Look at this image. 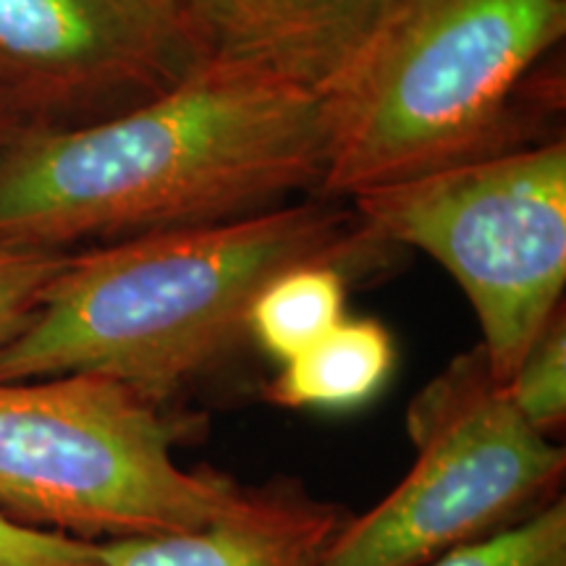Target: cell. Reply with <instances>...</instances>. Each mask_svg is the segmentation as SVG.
I'll use <instances>...</instances> for the list:
<instances>
[{"label":"cell","instance_id":"2","mask_svg":"<svg viewBox=\"0 0 566 566\" xmlns=\"http://www.w3.org/2000/svg\"><path fill=\"white\" fill-rule=\"evenodd\" d=\"M336 202H281L69 254L0 344V380L92 373L163 405L250 336L254 296L275 275L307 263L349 271L384 250Z\"/></svg>","mask_w":566,"mask_h":566},{"label":"cell","instance_id":"15","mask_svg":"<svg viewBox=\"0 0 566 566\" xmlns=\"http://www.w3.org/2000/svg\"><path fill=\"white\" fill-rule=\"evenodd\" d=\"M0 566H105L97 541L21 525L0 512Z\"/></svg>","mask_w":566,"mask_h":566},{"label":"cell","instance_id":"13","mask_svg":"<svg viewBox=\"0 0 566 566\" xmlns=\"http://www.w3.org/2000/svg\"><path fill=\"white\" fill-rule=\"evenodd\" d=\"M516 412L551 436L566 420V317L564 307L504 386Z\"/></svg>","mask_w":566,"mask_h":566},{"label":"cell","instance_id":"1","mask_svg":"<svg viewBox=\"0 0 566 566\" xmlns=\"http://www.w3.org/2000/svg\"><path fill=\"white\" fill-rule=\"evenodd\" d=\"M328 137L321 90L200 55L158 95L108 116L21 129L0 150V244L66 252L317 197Z\"/></svg>","mask_w":566,"mask_h":566},{"label":"cell","instance_id":"6","mask_svg":"<svg viewBox=\"0 0 566 566\" xmlns=\"http://www.w3.org/2000/svg\"><path fill=\"white\" fill-rule=\"evenodd\" d=\"M407 430L412 470L338 527L315 566H424L520 522L566 470L564 446L516 412L480 346L415 396Z\"/></svg>","mask_w":566,"mask_h":566},{"label":"cell","instance_id":"5","mask_svg":"<svg viewBox=\"0 0 566 566\" xmlns=\"http://www.w3.org/2000/svg\"><path fill=\"white\" fill-rule=\"evenodd\" d=\"M386 247L436 258L475 310L488 370L506 386L562 310L566 142H530L349 197Z\"/></svg>","mask_w":566,"mask_h":566},{"label":"cell","instance_id":"7","mask_svg":"<svg viewBox=\"0 0 566 566\" xmlns=\"http://www.w3.org/2000/svg\"><path fill=\"white\" fill-rule=\"evenodd\" d=\"M200 55L160 0H0V105L30 126L122 111Z\"/></svg>","mask_w":566,"mask_h":566},{"label":"cell","instance_id":"12","mask_svg":"<svg viewBox=\"0 0 566 566\" xmlns=\"http://www.w3.org/2000/svg\"><path fill=\"white\" fill-rule=\"evenodd\" d=\"M424 566H566L564 499L530 512L499 533L459 546Z\"/></svg>","mask_w":566,"mask_h":566},{"label":"cell","instance_id":"14","mask_svg":"<svg viewBox=\"0 0 566 566\" xmlns=\"http://www.w3.org/2000/svg\"><path fill=\"white\" fill-rule=\"evenodd\" d=\"M71 252L0 244V344L17 334Z\"/></svg>","mask_w":566,"mask_h":566},{"label":"cell","instance_id":"16","mask_svg":"<svg viewBox=\"0 0 566 566\" xmlns=\"http://www.w3.org/2000/svg\"><path fill=\"white\" fill-rule=\"evenodd\" d=\"M27 126L30 124L21 122L17 113L6 108V105H0V150H3V147L9 145V142L17 137L21 129H27Z\"/></svg>","mask_w":566,"mask_h":566},{"label":"cell","instance_id":"3","mask_svg":"<svg viewBox=\"0 0 566 566\" xmlns=\"http://www.w3.org/2000/svg\"><path fill=\"white\" fill-rule=\"evenodd\" d=\"M566 32V0H380L328 103L317 197L525 145L514 105Z\"/></svg>","mask_w":566,"mask_h":566},{"label":"cell","instance_id":"8","mask_svg":"<svg viewBox=\"0 0 566 566\" xmlns=\"http://www.w3.org/2000/svg\"><path fill=\"white\" fill-rule=\"evenodd\" d=\"M380 0H181L197 51L325 90L349 66Z\"/></svg>","mask_w":566,"mask_h":566},{"label":"cell","instance_id":"10","mask_svg":"<svg viewBox=\"0 0 566 566\" xmlns=\"http://www.w3.org/2000/svg\"><path fill=\"white\" fill-rule=\"evenodd\" d=\"M396 365L394 338L373 317H344L265 386V399L286 409H357L375 399Z\"/></svg>","mask_w":566,"mask_h":566},{"label":"cell","instance_id":"11","mask_svg":"<svg viewBox=\"0 0 566 566\" xmlns=\"http://www.w3.org/2000/svg\"><path fill=\"white\" fill-rule=\"evenodd\" d=\"M346 268L296 265L268 281L254 296L247 331L271 357L289 363L346 317Z\"/></svg>","mask_w":566,"mask_h":566},{"label":"cell","instance_id":"17","mask_svg":"<svg viewBox=\"0 0 566 566\" xmlns=\"http://www.w3.org/2000/svg\"><path fill=\"white\" fill-rule=\"evenodd\" d=\"M160 3H166V6H171V9L181 11V0H160ZM181 17H184V13H181Z\"/></svg>","mask_w":566,"mask_h":566},{"label":"cell","instance_id":"9","mask_svg":"<svg viewBox=\"0 0 566 566\" xmlns=\"http://www.w3.org/2000/svg\"><path fill=\"white\" fill-rule=\"evenodd\" d=\"M338 512L275 495L265 512L189 533L101 541L105 566H315L334 537Z\"/></svg>","mask_w":566,"mask_h":566},{"label":"cell","instance_id":"4","mask_svg":"<svg viewBox=\"0 0 566 566\" xmlns=\"http://www.w3.org/2000/svg\"><path fill=\"white\" fill-rule=\"evenodd\" d=\"M160 405L92 373L0 380V512L84 537L189 533L265 512L275 495L187 470Z\"/></svg>","mask_w":566,"mask_h":566}]
</instances>
